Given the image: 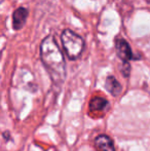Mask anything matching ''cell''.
Returning a JSON list of instances; mask_svg holds the SVG:
<instances>
[{"instance_id":"obj_1","label":"cell","mask_w":150,"mask_h":151,"mask_svg":"<svg viewBox=\"0 0 150 151\" xmlns=\"http://www.w3.org/2000/svg\"><path fill=\"white\" fill-rule=\"evenodd\" d=\"M40 59L54 84L60 86L66 79V63L54 36L48 35L40 44Z\"/></svg>"},{"instance_id":"obj_4","label":"cell","mask_w":150,"mask_h":151,"mask_svg":"<svg viewBox=\"0 0 150 151\" xmlns=\"http://www.w3.org/2000/svg\"><path fill=\"white\" fill-rule=\"evenodd\" d=\"M107 108H108V101L100 96L94 97L90 102V114L92 115L94 114L97 115L100 114V116L103 115Z\"/></svg>"},{"instance_id":"obj_5","label":"cell","mask_w":150,"mask_h":151,"mask_svg":"<svg viewBox=\"0 0 150 151\" xmlns=\"http://www.w3.org/2000/svg\"><path fill=\"white\" fill-rule=\"evenodd\" d=\"M28 18V10L25 7H19L12 14V26L14 30H21L25 26Z\"/></svg>"},{"instance_id":"obj_6","label":"cell","mask_w":150,"mask_h":151,"mask_svg":"<svg viewBox=\"0 0 150 151\" xmlns=\"http://www.w3.org/2000/svg\"><path fill=\"white\" fill-rule=\"evenodd\" d=\"M95 146L100 151H115L112 139L107 135H99L95 139Z\"/></svg>"},{"instance_id":"obj_3","label":"cell","mask_w":150,"mask_h":151,"mask_svg":"<svg viewBox=\"0 0 150 151\" xmlns=\"http://www.w3.org/2000/svg\"><path fill=\"white\" fill-rule=\"evenodd\" d=\"M115 52L117 57L122 62H128L134 60V55H133L132 48L128 45L126 40L123 38H116L115 39Z\"/></svg>"},{"instance_id":"obj_7","label":"cell","mask_w":150,"mask_h":151,"mask_svg":"<svg viewBox=\"0 0 150 151\" xmlns=\"http://www.w3.org/2000/svg\"><path fill=\"white\" fill-rule=\"evenodd\" d=\"M105 86H106V90L112 96H114V97H117L122 91L121 84H120L119 82H118V80L112 75L108 76V77L106 78Z\"/></svg>"},{"instance_id":"obj_2","label":"cell","mask_w":150,"mask_h":151,"mask_svg":"<svg viewBox=\"0 0 150 151\" xmlns=\"http://www.w3.org/2000/svg\"><path fill=\"white\" fill-rule=\"evenodd\" d=\"M62 45L70 60H77L84 50V40L70 29H65L61 35Z\"/></svg>"},{"instance_id":"obj_8","label":"cell","mask_w":150,"mask_h":151,"mask_svg":"<svg viewBox=\"0 0 150 151\" xmlns=\"http://www.w3.org/2000/svg\"><path fill=\"white\" fill-rule=\"evenodd\" d=\"M120 71H121L122 75L124 77H128L131 73V66L128 64V62H122V65L120 67Z\"/></svg>"}]
</instances>
